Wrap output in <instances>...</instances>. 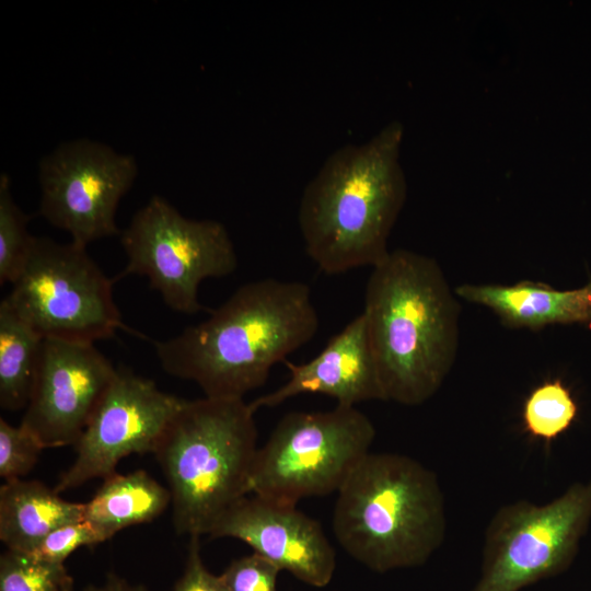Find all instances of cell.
Here are the masks:
<instances>
[{
  "instance_id": "obj_22",
  "label": "cell",
  "mask_w": 591,
  "mask_h": 591,
  "mask_svg": "<svg viewBox=\"0 0 591 591\" xmlns=\"http://www.w3.org/2000/svg\"><path fill=\"white\" fill-rule=\"evenodd\" d=\"M43 450L38 439L24 426H12L0 418V476L4 482L27 475Z\"/></svg>"
},
{
  "instance_id": "obj_9",
  "label": "cell",
  "mask_w": 591,
  "mask_h": 591,
  "mask_svg": "<svg viewBox=\"0 0 591 591\" xmlns=\"http://www.w3.org/2000/svg\"><path fill=\"white\" fill-rule=\"evenodd\" d=\"M591 520V482L545 505L519 500L488 523L482 573L472 591H520L568 568Z\"/></svg>"
},
{
  "instance_id": "obj_8",
  "label": "cell",
  "mask_w": 591,
  "mask_h": 591,
  "mask_svg": "<svg viewBox=\"0 0 591 591\" xmlns=\"http://www.w3.org/2000/svg\"><path fill=\"white\" fill-rule=\"evenodd\" d=\"M119 235L127 256L119 277H146L178 313L200 312V283L237 268L235 246L223 223L186 218L162 196H152Z\"/></svg>"
},
{
  "instance_id": "obj_10",
  "label": "cell",
  "mask_w": 591,
  "mask_h": 591,
  "mask_svg": "<svg viewBox=\"0 0 591 591\" xmlns=\"http://www.w3.org/2000/svg\"><path fill=\"white\" fill-rule=\"evenodd\" d=\"M137 175L131 154L90 139L66 141L39 161V215L83 247L120 234L116 211Z\"/></svg>"
},
{
  "instance_id": "obj_20",
  "label": "cell",
  "mask_w": 591,
  "mask_h": 591,
  "mask_svg": "<svg viewBox=\"0 0 591 591\" xmlns=\"http://www.w3.org/2000/svg\"><path fill=\"white\" fill-rule=\"evenodd\" d=\"M10 178L0 176V285L13 283L23 270L34 242L28 232L30 215L15 202Z\"/></svg>"
},
{
  "instance_id": "obj_12",
  "label": "cell",
  "mask_w": 591,
  "mask_h": 591,
  "mask_svg": "<svg viewBox=\"0 0 591 591\" xmlns=\"http://www.w3.org/2000/svg\"><path fill=\"white\" fill-rule=\"evenodd\" d=\"M116 370L94 344L44 339L20 424L44 449L74 445Z\"/></svg>"
},
{
  "instance_id": "obj_2",
  "label": "cell",
  "mask_w": 591,
  "mask_h": 591,
  "mask_svg": "<svg viewBox=\"0 0 591 591\" xmlns=\"http://www.w3.org/2000/svg\"><path fill=\"white\" fill-rule=\"evenodd\" d=\"M404 127L389 123L362 143L333 151L305 185L298 211L308 256L327 275L382 262L407 197Z\"/></svg>"
},
{
  "instance_id": "obj_23",
  "label": "cell",
  "mask_w": 591,
  "mask_h": 591,
  "mask_svg": "<svg viewBox=\"0 0 591 591\" xmlns=\"http://www.w3.org/2000/svg\"><path fill=\"white\" fill-rule=\"evenodd\" d=\"M103 543L95 530L84 520L63 524L51 531L30 553L33 557L55 564L66 559L81 547H93Z\"/></svg>"
},
{
  "instance_id": "obj_3",
  "label": "cell",
  "mask_w": 591,
  "mask_h": 591,
  "mask_svg": "<svg viewBox=\"0 0 591 591\" xmlns=\"http://www.w3.org/2000/svg\"><path fill=\"white\" fill-rule=\"evenodd\" d=\"M454 293L438 262L410 250L372 267L362 313L386 401L417 406L443 384L459 348Z\"/></svg>"
},
{
  "instance_id": "obj_11",
  "label": "cell",
  "mask_w": 591,
  "mask_h": 591,
  "mask_svg": "<svg viewBox=\"0 0 591 591\" xmlns=\"http://www.w3.org/2000/svg\"><path fill=\"white\" fill-rule=\"evenodd\" d=\"M186 399L161 391L151 379L119 367L92 418L76 442V459L60 475V494L94 478H106L131 454L153 453Z\"/></svg>"
},
{
  "instance_id": "obj_19",
  "label": "cell",
  "mask_w": 591,
  "mask_h": 591,
  "mask_svg": "<svg viewBox=\"0 0 591 591\" xmlns=\"http://www.w3.org/2000/svg\"><path fill=\"white\" fill-rule=\"evenodd\" d=\"M577 414L578 405L569 389L559 379L547 380L524 399L523 429L530 437L549 443L569 429Z\"/></svg>"
},
{
  "instance_id": "obj_24",
  "label": "cell",
  "mask_w": 591,
  "mask_h": 591,
  "mask_svg": "<svg viewBox=\"0 0 591 591\" xmlns=\"http://www.w3.org/2000/svg\"><path fill=\"white\" fill-rule=\"evenodd\" d=\"M280 569L253 553L231 561L221 575L229 591H277Z\"/></svg>"
},
{
  "instance_id": "obj_6",
  "label": "cell",
  "mask_w": 591,
  "mask_h": 591,
  "mask_svg": "<svg viewBox=\"0 0 591 591\" xmlns=\"http://www.w3.org/2000/svg\"><path fill=\"white\" fill-rule=\"evenodd\" d=\"M375 428L356 406L326 412H290L258 448L250 495L297 505L338 491L370 453Z\"/></svg>"
},
{
  "instance_id": "obj_26",
  "label": "cell",
  "mask_w": 591,
  "mask_h": 591,
  "mask_svg": "<svg viewBox=\"0 0 591 591\" xmlns=\"http://www.w3.org/2000/svg\"><path fill=\"white\" fill-rule=\"evenodd\" d=\"M85 591H148L142 586L130 584L115 573H109L101 586H89Z\"/></svg>"
},
{
  "instance_id": "obj_17",
  "label": "cell",
  "mask_w": 591,
  "mask_h": 591,
  "mask_svg": "<svg viewBox=\"0 0 591 591\" xmlns=\"http://www.w3.org/2000/svg\"><path fill=\"white\" fill-rule=\"evenodd\" d=\"M170 503L169 488L144 470L116 472L104 478L94 496L84 502L83 520L105 542L126 528L153 521Z\"/></svg>"
},
{
  "instance_id": "obj_25",
  "label": "cell",
  "mask_w": 591,
  "mask_h": 591,
  "mask_svg": "<svg viewBox=\"0 0 591 591\" xmlns=\"http://www.w3.org/2000/svg\"><path fill=\"white\" fill-rule=\"evenodd\" d=\"M172 591H229L221 575L216 576L205 567L199 536H189L185 570Z\"/></svg>"
},
{
  "instance_id": "obj_27",
  "label": "cell",
  "mask_w": 591,
  "mask_h": 591,
  "mask_svg": "<svg viewBox=\"0 0 591 591\" xmlns=\"http://www.w3.org/2000/svg\"><path fill=\"white\" fill-rule=\"evenodd\" d=\"M66 591H73V584H71L70 587H68V588L66 589Z\"/></svg>"
},
{
  "instance_id": "obj_1",
  "label": "cell",
  "mask_w": 591,
  "mask_h": 591,
  "mask_svg": "<svg viewBox=\"0 0 591 591\" xmlns=\"http://www.w3.org/2000/svg\"><path fill=\"white\" fill-rule=\"evenodd\" d=\"M318 325L309 285L264 278L240 286L206 320L154 341V349L167 374L195 382L206 397L243 398Z\"/></svg>"
},
{
  "instance_id": "obj_15",
  "label": "cell",
  "mask_w": 591,
  "mask_h": 591,
  "mask_svg": "<svg viewBox=\"0 0 591 591\" xmlns=\"http://www.w3.org/2000/svg\"><path fill=\"white\" fill-rule=\"evenodd\" d=\"M454 292L491 310L506 327L540 331L548 325L583 324L591 328V280L572 290L521 280L512 285L463 283Z\"/></svg>"
},
{
  "instance_id": "obj_7",
  "label": "cell",
  "mask_w": 591,
  "mask_h": 591,
  "mask_svg": "<svg viewBox=\"0 0 591 591\" xmlns=\"http://www.w3.org/2000/svg\"><path fill=\"white\" fill-rule=\"evenodd\" d=\"M107 277L72 242L34 237L27 262L4 297L44 339L94 344L125 328Z\"/></svg>"
},
{
  "instance_id": "obj_21",
  "label": "cell",
  "mask_w": 591,
  "mask_h": 591,
  "mask_svg": "<svg viewBox=\"0 0 591 591\" xmlns=\"http://www.w3.org/2000/svg\"><path fill=\"white\" fill-rule=\"evenodd\" d=\"M71 584L63 564L10 549L0 557V591H66Z\"/></svg>"
},
{
  "instance_id": "obj_14",
  "label": "cell",
  "mask_w": 591,
  "mask_h": 591,
  "mask_svg": "<svg viewBox=\"0 0 591 591\" xmlns=\"http://www.w3.org/2000/svg\"><path fill=\"white\" fill-rule=\"evenodd\" d=\"M283 363L289 370V380L251 402L255 412L306 393L331 396L345 406L386 401L362 312L334 335L312 360Z\"/></svg>"
},
{
  "instance_id": "obj_5",
  "label": "cell",
  "mask_w": 591,
  "mask_h": 591,
  "mask_svg": "<svg viewBox=\"0 0 591 591\" xmlns=\"http://www.w3.org/2000/svg\"><path fill=\"white\" fill-rule=\"evenodd\" d=\"M255 410L244 398L186 399L153 452L171 494L178 534H210L250 495L257 447Z\"/></svg>"
},
{
  "instance_id": "obj_18",
  "label": "cell",
  "mask_w": 591,
  "mask_h": 591,
  "mask_svg": "<svg viewBox=\"0 0 591 591\" xmlns=\"http://www.w3.org/2000/svg\"><path fill=\"white\" fill-rule=\"evenodd\" d=\"M44 338L4 298L0 302V406L25 409L32 394Z\"/></svg>"
},
{
  "instance_id": "obj_4",
  "label": "cell",
  "mask_w": 591,
  "mask_h": 591,
  "mask_svg": "<svg viewBox=\"0 0 591 591\" xmlns=\"http://www.w3.org/2000/svg\"><path fill=\"white\" fill-rule=\"evenodd\" d=\"M334 535L376 572L425 564L442 544L447 518L436 474L398 453H369L337 491Z\"/></svg>"
},
{
  "instance_id": "obj_16",
  "label": "cell",
  "mask_w": 591,
  "mask_h": 591,
  "mask_svg": "<svg viewBox=\"0 0 591 591\" xmlns=\"http://www.w3.org/2000/svg\"><path fill=\"white\" fill-rule=\"evenodd\" d=\"M84 503L60 497L39 480L15 479L0 488V540L30 554L55 529L83 520Z\"/></svg>"
},
{
  "instance_id": "obj_13",
  "label": "cell",
  "mask_w": 591,
  "mask_h": 591,
  "mask_svg": "<svg viewBox=\"0 0 591 591\" xmlns=\"http://www.w3.org/2000/svg\"><path fill=\"white\" fill-rule=\"evenodd\" d=\"M209 535L240 540L312 587L327 586L336 568L335 548L322 525L297 505L247 495L221 517Z\"/></svg>"
}]
</instances>
